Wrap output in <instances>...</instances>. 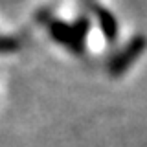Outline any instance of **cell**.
Returning a JSON list of instances; mask_svg holds the SVG:
<instances>
[{
	"instance_id": "6da1fadb",
	"label": "cell",
	"mask_w": 147,
	"mask_h": 147,
	"mask_svg": "<svg viewBox=\"0 0 147 147\" xmlns=\"http://www.w3.org/2000/svg\"><path fill=\"white\" fill-rule=\"evenodd\" d=\"M86 30H88V22L86 20H79L74 26L59 22V20L50 24V33H52L53 39L76 53L83 52V37H85Z\"/></svg>"
},
{
	"instance_id": "7a4b0ae2",
	"label": "cell",
	"mask_w": 147,
	"mask_h": 147,
	"mask_svg": "<svg viewBox=\"0 0 147 147\" xmlns=\"http://www.w3.org/2000/svg\"><path fill=\"white\" fill-rule=\"evenodd\" d=\"M145 46H147V39H145L144 35H138L132 40H129L125 48H123L121 52H119L116 57L110 61V64H109L110 76H112V77L121 76V74L142 55V52L145 50Z\"/></svg>"
},
{
	"instance_id": "3957f363",
	"label": "cell",
	"mask_w": 147,
	"mask_h": 147,
	"mask_svg": "<svg viewBox=\"0 0 147 147\" xmlns=\"http://www.w3.org/2000/svg\"><path fill=\"white\" fill-rule=\"evenodd\" d=\"M92 9H94L96 18H98V22L101 26V31L105 33V37H107L109 40H114L118 37V22H116V18L110 15L105 7L92 6Z\"/></svg>"
},
{
	"instance_id": "277c9868",
	"label": "cell",
	"mask_w": 147,
	"mask_h": 147,
	"mask_svg": "<svg viewBox=\"0 0 147 147\" xmlns=\"http://www.w3.org/2000/svg\"><path fill=\"white\" fill-rule=\"evenodd\" d=\"M18 48V42L7 37H0V52H13Z\"/></svg>"
}]
</instances>
